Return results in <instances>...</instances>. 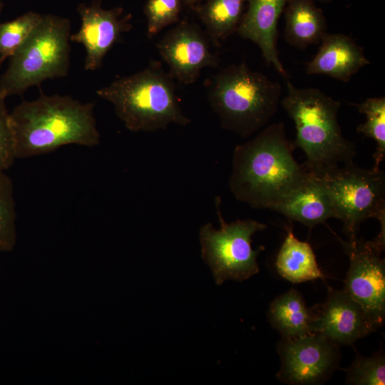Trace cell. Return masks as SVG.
<instances>
[{
    "instance_id": "6da1fadb",
    "label": "cell",
    "mask_w": 385,
    "mask_h": 385,
    "mask_svg": "<svg viewBox=\"0 0 385 385\" xmlns=\"http://www.w3.org/2000/svg\"><path fill=\"white\" fill-rule=\"evenodd\" d=\"M293 142L282 122L265 127L253 139L235 147L229 188L235 197L255 209L270 210L308 177L295 160Z\"/></svg>"
},
{
    "instance_id": "7a4b0ae2",
    "label": "cell",
    "mask_w": 385,
    "mask_h": 385,
    "mask_svg": "<svg viewBox=\"0 0 385 385\" xmlns=\"http://www.w3.org/2000/svg\"><path fill=\"white\" fill-rule=\"evenodd\" d=\"M94 103H82L68 95H45L22 101L10 112L16 158L49 153L63 145L94 147L101 134Z\"/></svg>"
},
{
    "instance_id": "3957f363",
    "label": "cell",
    "mask_w": 385,
    "mask_h": 385,
    "mask_svg": "<svg viewBox=\"0 0 385 385\" xmlns=\"http://www.w3.org/2000/svg\"><path fill=\"white\" fill-rule=\"evenodd\" d=\"M287 88L280 103L294 123L293 144L304 153L307 170L322 175L340 163H352L355 145L342 133L337 119L340 101L318 88H297L289 81Z\"/></svg>"
},
{
    "instance_id": "277c9868",
    "label": "cell",
    "mask_w": 385,
    "mask_h": 385,
    "mask_svg": "<svg viewBox=\"0 0 385 385\" xmlns=\"http://www.w3.org/2000/svg\"><path fill=\"white\" fill-rule=\"evenodd\" d=\"M96 94L112 103L118 118L132 132H153L190 122L180 108L173 78L158 61L116 78Z\"/></svg>"
},
{
    "instance_id": "5b68a950",
    "label": "cell",
    "mask_w": 385,
    "mask_h": 385,
    "mask_svg": "<svg viewBox=\"0 0 385 385\" xmlns=\"http://www.w3.org/2000/svg\"><path fill=\"white\" fill-rule=\"evenodd\" d=\"M207 91L209 103L221 126L248 138L263 128L277 112L282 87L242 62L215 74Z\"/></svg>"
},
{
    "instance_id": "8992f818",
    "label": "cell",
    "mask_w": 385,
    "mask_h": 385,
    "mask_svg": "<svg viewBox=\"0 0 385 385\" xmlns=\"http://www.w3.org/2000/svg\"><path fill=\"white\" fill-rule=\"evenodd\" d=\"M71 21L43 14L27 39L9 58L0 78V96H21L44 81L68 76L70 67Z\"/></svg>"
},
{
    "instance_id": "52a82bcc",
    "label": "cell",
    "mask_w": 385,
    "mask_h": 385,
    "mask_svg": "<svg viewBox=\"0 0 385 385\" xmlns=\"http://www.w3.org/2000/svg\"><path fill=\"white\" fill-rule=\"evenodd\" d=\"M321 176L331 197L335 218L343 223L348 241L357 238L362 222L377 219L379 237H385V175L379 168L365 169L349 163Z\"/></svg>"
},
{
    "instance_id": "ba28073f",
    "label": "cell",
    "mask_w": 385,
    "mask_h": 385,
    "mask_svg": "<svg viewBox=\"0 0 385 385\" xmlns=\"http://www.w3.org/2000/svg\"><path fill=\"white\" fill-rule=\"evenodd\" d=\"M220 202L217 197L215 204L220 228L215 229L208 222L199 230L202 258L210 267L217 285L227 279L242 281L259 272L257 258L264 247L253 250L252 237L267 228L266 225L252 219L226 222Z\"/></svg>"
},
{
    "instance_id": "9c48e42d",
    "label": "cell",
    "mask_w": 385,
    "mask_h": 385,
    "mask_svg": "<svg viewBox=\"0 0 385 385\" xmlns=\"http://www.w3.org/2000/svg\"><path fill=\"white\" fill-rule=\"evenodd\" d=\"M349 258L344 290L361 307L376 331L385 321V261L371 240L342 242Z\"/></svg>"
},
{
    "instance_id": "30bf717a",
    "label": "cell",
    "mask_w": 385,
    "mask_h": 385,
    "mask_svg": "<svg viewBox=\"0 0 385 385\" xmlns=\"http://www.w3.org/2000/svg\"><path fill=\"white\" fill-rule=\"evenodd\" d=\"M277 349L281 359L277 378L293 385L324 383L337 369L340 360L339 346L317 332L282 338Z\"/></svg>"
},
{
    "instance_id": "8fae6325",
    "label": "cell",
    "mask_w": 385,
    "mask_h": 385,
    "mask_svg": "<svg viewBox=\"0 0 385 385\" xmlns=\"http://www.w3.org/2000/svg\"><path fill=\"white\" fill-rule=\"evenodd\" d=\"M157 48L169 74L185 85L193 83L204 68L219 63L201 29L187 21H180L170 29L158 42Z\"/></svg>"
},
{
    "instance_id": "7c38bea8",
    "label": "cell",
    "mask_w": 385,
    "mask_h": 385,
    "mask_svg": "<svg viewBox=\"0 0 385 385\" xmlns=\"http://www.w3.org/2000/svg\"><path fill=\"white\" fill-rule=\"evenodd\" d=\"M76 9L81 24L80 29L71 35L70 41L83 46L84 68L93 71L101 68L105 56L123 34L131 30L132 16H122V7L104 9L100 1H93L89 5L80 4Z\"/></svg>"
},
{
    "instance_id": "4fadbf2b",
    "label": "cell",
    "mask_w": 385,
    "mask_h": 385,
    "mask_svg": "<svg viewBox=\"0 0 385 385\" xmlns=\"http://www.w3.org/2000/svg\"><path fill=\"white\" fill-rule=\"evenodd\" d=\"M311 311L312 332L338 346L351 345L374 332L361 307L344 289L329 287L326 301Z\"/></svg>"
},
{
    "instance_id": "5bb4252c",
    "label": "cell",
    "mask_w": 385,
    "mask_h": 385,
    "mask_svg": "<svg viewBox=\"0 0 385 385\" xmlns=\"http://www.w3.org/2000/svg\"><path fill=\"white\" fill-rule=\"evenodd\" d=\"M288 1L246 0L247 8L236 31L242 38L257 44L266 63L284 78L286 71L277 50V27Z\"/></svg>"
},
{
    "instance_id": "9a60e30c",
    "label": "cell",
    "mask_w": 385,
    "mask_h": 385,
    "mask_svg": "<svg viewBox=\"0 0 385 385\" xmlns=\"http://www.w3.org/2000/svg\"><path fill=\"white\" fill-rule=\"evenodd\" d=\"M369 63L363 48L351 38L326 33L315 56L307 64L306 71L308 75L323 74L347 83Z\"/></svg>"
},
{
    "instance_id": "2e32d148",
    "label": "cell",
    "mask_w": 385,
    "mask_h": 385,
    "mask_svg": "<svg viewBox=\"0 0 385 385\" xmlns=\"http://www.w3.org/2000/svg\"><path fill=\"white\" fill-rule=\"evenodd\" d=\"M310 229L335 218L332 202L321 176L309 172L304 181L271 209Z\"/></svg>"
},
{
    "instance_id": "e0dca14e",
    "label": "cell",
    "mask_w": 385,
    "mask_h": 385,
    "mask_svg": "<svg viewBox=\"0 0 385 385\" xmlns=\"http://www.w3.org/2000/svg\"><path fill=\"white\" fill-rule=\"evenodd\" d=\"M284 11V38L289 45L304 49L320 43L327 33L325 16L314 0H289Z\"/></svg>"
},
{
    "instance_id": "ac0fdd59",
    "label": "cell",
    "mask_w": 385,
    "mask_h": 385,
    "mask_svg": "<svg viewBox=\"0 0 385 385\" xmlns=\"http://www.w3.org/2000/svg\"><path fill=\"white\" fill-rule=\"evenodd\" d=\"M287 231L276 259L278 274L293 283L324 279L310 245L299 240L292 227H287Z\"/></svg>"
},
{
    "instance_id": "d6986e66",
    "label": "cell",
    "mask_w": 385,
    "mask_h": 385,
    "mask_svg": "<svg viewBox=\"0 0 385 385\" xmlns=\"http://www.w3.org/2000/svg\"><path fill=\"white\" fill-rule=\"evenodd\" d=\"M269 322L282 338H293L312 333V311L302 294L294 289L278 296L270 305Z\"/></svg>"
},
{
    "instance_id": "ffe728a7",
    "label": "cell",
    "mask_w": 385,
    "mask_h": 385,
    "mask_svg": "<svg viewBox=\"0 0 385 385\" xmlns=\"http://www.w3.org/2000/svg\"><path fill=\"white\" fill-rule=\"evenodd\" d=\"M246 0H205L192 6L212 41L219 44L237 31Z\"/></svg>"
},
{
    "instance_id": "44dd1931",
    "label": "cell",
    "mask_w": 385,
    "mask_h": 385,
    "mask_svg": "<svg viewBox=\"0 0 385 385\" xmlns=\"http://www.w3.org/2000/svg\"><path fill=\"white\" fill-rule=\"evenodd\" d=\"M354 106L366 117L365 122L357 126L356 131L376 143L373 168L378 169L385 158V98H369Z\"/></svg>"
},
{
    "instance_id": "7402d4cb",
    "label": "cell",
    "mask_w": 385,
    "mask_h": 385,
    "mask_svg": "<svg viewBox=\"0 0 385 385\" xmlns=\"http://www.w3.org/2000/svg\"><path fill=\"white\" fill-rule=\"evenodd\" d=\"M43 14L28 11L11 21L0 23V66L27 39Z\"/></svg>"
},
{
    "instance_id": "603a6c76",
    "label": "cell",
    "mask_w": 385,
    "mask_h": 385,
    "mask_svg": "<svg viewBox=\"0 0 385 385\" xmlns=\"http://www.w3.org/2000/svg\"><path fill=\"white\" fill-rule=\"evenodd\" d=\"M0 169V252L12 251L16 242V212L11 178Z\"/></svg>"
},
{
    "instance_id": "cb8c5ba5",
    "label": "cell",
    "mask_w": 385,
    "mask_h": 385,
    "mask_svg": "<svg viewBox=\"0 0 385 385\" xmlns=\"http://www.w3.org/2000/svg\"><path fill=\"white\" fill-rule=\"evenodd\" d=\"M347 384L354 385H384L385 358L383 351L370 357L357 354L346 370Z\"/></svg>"
},
{
    "instance_id": "d4e9b609",
    "label": "cell",
    "mask_w": 385,
    "mask_h": 385,
    "mask_svg": "<svg viewBox=\"0 0 385 385\" xmlns=\"http://www.w3.org/2000/svg\"><path fill=\"white\" fill-rule=\"evenodd\" d=\"M183 0H146L147 34L153 38L168 26L180 21Z\"/></svg>"
},
{
    "instance_id": "484cf974",
    "label": "cell",
    "mask_w": 385,
    "mask_h": 385,
    "mask_svg": "<svg viewBox=\"0 0 385 385\" xmlns=\"http://www.w3.org/2000/svg\"><path fill=\"white\" fill-rule=\"evenodd\" d=\"M16 159L10 113L5 99L0 96V169L8 170Z\"/></svg>"
},
{
    "instance_id": "4316f807",
    "label": "cell",
    "mask_w": 385,
    "mask_h": 385,
    "mask_svg": "<svg viewBox=\"0 0 385 385\" xmlns=\"http://www.w3.org/2000/svg\"><path fill=\"white\" fill-rule=\"evenodd\" d=\"M203 1H205V0H183V4L190 6H194L197 5L198 3H201Z\"/></svg>"
},
{
    "instance_id": "83f0119b",
    "label": "cell",
    "mask_w": 385,
    "mask_h": 385,
    "mask_svg": "<svg viewBox=\"0 0 385 385\" xmlns=\"http://www.w3.org/2000/svg\"><path fill=\"white\" fill-rule=\"evenodd\" d=\"M4 7L3 0H0V14Z\"/></svg>"
},
{
    "instance_id": "f1b7e54d",
    "label": "cell",
    "mask_w": 385,
    "mask_h": 385,
    "mask_svg": "<svg viewBox=\"0 0 385 385\" xmlns=\"http://www.w3.org/2000/svg\"><path fill=\"white\" fill-rule=\"evenodd\" d=\"M317 1H321V2H329L332 0H317Z\"/></svg>"
}]
</instances>
